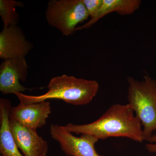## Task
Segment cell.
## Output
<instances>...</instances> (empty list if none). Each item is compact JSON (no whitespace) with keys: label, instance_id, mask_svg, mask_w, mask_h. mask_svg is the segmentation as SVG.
I'll list each match as a JSON object with an SVG mask.
<instances>
[{"label":"cell","instance_id":"obj_7","mask_svg":"<svg viewBox=\"0 0 156 156\" xmlns=\"http://www.w3.org/2000/svg\"><path fill=\"white\" fill-rule=\"evenodd\" d=\"M33 48L19 26H4L0 33V58L4 60L25 58Z\"/></svg>","mask_w":156,"mask_h":156},{"label":"cell","instance_id":"obj_13","mask_svg":"<svg viewBox=\"0 0 156 156\" xmlns=\"http://www.w3.org/2000/svg\"><path fill=\"white\" fill-rule=\"evenodd\" d=\"M89 16L95 17L102 5L103 0H83Z\"/></svg>","mask_w":156,"mask_h":156},{"label":"cell","instance_id":"obj_2","mask_svg":"<svg viewBox=\"0 0 156 156\" xmlns=\"http://www.w3.org/2000/svg\"><path fill=\"white\" fill-rule=\"evenodd\" d=\"M48 91L40 95H28L20 92L15 93L20 102L30 104L48 99L62 100L66 103L84 105L90 103L99 90L97 81L77 78L62 75L51 79L48 86Z\"/></svg>","mask_w":156,"mask_h":156},{"label":"cell","instance_id":"obj_5","mask_svg":"<svg viewBox=\"0 0 156 156\" xmlns=\"http://www.w3.org/2000/svg\"><path fill=\"white\" fill-rule=\"evenodd\" d=\"M50 132L51 137L58 142L61 149L67 156H104L98 154L95 144L99 140L87 134L76 136L62 128L51 124Z\"/></svg>","mask_w":156,"mask_h":156},{"label":"cell","instance_id":"obj_9","mask_svg":"<svg viewBox=\"0 0 156 156\" xmlns=\"http://www.w3.org/2000/svg\"><path fill=\"white\" fill-rule=\"evenodd\" d=\"M10 126L14 141L24 156H47L49 150L48 143L39 136L37 130L10 119Z\"/></svg>","mask_w":156,"mask_h":156},{"label":"cell","instance_id":"obj_15","mask_svg":"<svg viewBox=\"0 0 156 156\" xmlns=\"http://www.w3.org/2000/svg\"><path fill=\"white\" fill-rule=\"evenodd\" d=\"M2 156V155H1V156Z\"/></svg>","mask_w":156,"mask_h":156},{"label":"cell","instance_id":"obj_4","mask_svg":"<svg viewBox=\"0 0 156 156\" xmlns=\"http://www.w3.org/2000/svg\"><path fill=\"white\" fill-rule=\"evenodd\" d=\"M89 16L83 0H51L46 11L48 24L67 37L73 34L76 26Z\"/></svg>","mask_w":156,"mask_h":156},{"label":"cell","instance_id":"obj_12","mask_svg":"<svg viewBox=\"0 0 156 156\" xmlns=\"http://www.w3.org/2000/svg\"><path fill=\"white\" fill-rule=\"evenodd\" d=\"M23 6V3L21 2L14 0L0 1V15L4 26L17 25L19 22V17L16 8Z\"/></svg>","mask_w":156,"mask_h":156},{"label":"cell","instance_id":"obj_14","mask_svg":"<svg viewBox=\"0 0 156 156\" xmlns=\"http://www.w3.org/2000/svg\"><path fill=\"white\" fill-rule=\"evenodd\" d=\"M147 141L150 143L146 145L147 150L151 153L156 154V133L153 134Z\"/></svg>","mask_w":156,"mask_h":156},{"label":"cell","instance_id":"obj_3","mask_svg":"<svg viewBox=\"0 0 156 156\" xmlns=\"http://www.w3.org/2000/svg\"><path fill=\"white\" fill-rule=\"evenodd\" d=\"M127 81L128 104L140 120L147 140L156 131V80L146 74L142 80L129 77Z\"/></svg>","mask_w":156,"mask_h":156},{"label":"cell","instance_id":"obj_6","mask_svg":"<svg viewBox=\"0 0 156 156\" xmlns=\"http://www.w3.org/2000/svg\"><path fill=\"white\" fill-rule=\"evenodd\" d=\"M27 65L25 58L5 60L0 66V91L4 95L15 94L30 89L24 87L20 81L25 82L27 76Z\"/></svg>","mask_w":156,"mask_h":156},{"label":"cell","instance_id":"obj_1","mask_svg":"<svg viewBox=\"0 0 156 156\" xmlns=\"http://www.w3.org/2000/svg\"><path fill=\"white\" fill-rule=\"evenodd\" d=\"M129 104H115L93 122L84 125L68 123L62 128L72 134H87L98 140L125 137L138 142L145 140L141 122Z\"/></svg>","mask_w":156,"mask_h":156},{"label":"cell","instance_id":"obj_8","mask_svg":"<svg viewBox=\"0 0 156 156\" xmlns=\"http://www.w3.org/2000/svg\"><path fill=\"white\" fill-rule=\"evenodd\" d=\"M51 113V105L48 101L30 104L20 102L17 106L11 108L10 119L37 130L46 125Z\"/></svg>","mask_w":156,"mask_h":156},{"label":"cell","instance_id":"obj_10","mask_svg":"<svg viewBox=\"0 0 156 156\" xmlns=\"http://www.w3.org/2000/svg\"><path fill=\"white\" fill-rule=\"evenodd\" d=\"M12 106L10 100L0 99V153L2 156H23L19 151L11 133L10 114Z\"/></svg>","mask_w":156,"mask_h":156},{"label":"cell","instance_id":"obj_16","mask_svg":"<svg viewBox=\"0 0 156 156\" xmlns=\"http://www.w3.org/2000/svg\"></svg>","mask_w":156,"mask_h":156},{"label":"cell","instance_id":"obj_11","mask_svg":"<svg viewBox=\"0 0 156 156\" xmlns=\"http://www.w3.org/2000/svg\"><path fill=\"white\" fill-rule=\"evenodd\" d=\"M141 3L140 0H103L95 17L84 25L77 27L76 31L90 28L101 18L112 12H116L122 15L133 14L139 9Z\"/></svg>","mask_w":156,"mask_h":156}]
</instances>
